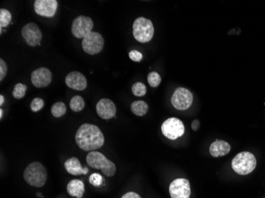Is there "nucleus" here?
Segmentation results:
<instances>
[{
    "label": "nucleus",
    "instance_id": "29",
    "mask_svg": "<svg viewBox=\"0 0 265 198\" xmlns=\"http://www.w3.org/2000/svg\"><path fill=\"white\" fill-rule=\"evenodd\" d=\"M7 66L6 62L1 59L0 60V81H2L7 75Z\"/></svg>",
    "mask_w": 265,
    "mask_h": 198
},
{
    "label": "nucleus",
    "instance_id": "17",
    "mask_svg": "<svg viewBox=\"0 0 265 198\" xmlns=\"http://www.w3.org/2000/svg\"><path fill=\"white\" fill-rule=\"evenodd\" d=\"M231 147L229 143L224 141H216L210 146V153L213 157H221L229 153Z\"/></svg>",
    "mask_w": 265,
    "mask_h": 198
},
{
    "label": "nucleus",
    "instance_id": "28",
    "mask_svg": "<svg viewBox=\"0 0 265 198\" xmlns=\"http://www.w3.org/2000/svg\"><path fill=\"white\" fill-rule=\"evenodd\" d=\"M129 55L130 60L135 62H140L143 58V54H141L140 52H138V50H132L129 53Z\"/></svg>",
    "mask_w": 265,
    "mask_h": 198
},
{
    "label": "nucleus",
    "instance_id": "19",
    "mask_svg": "<svg viewBox=\"0 0 265 198\" xmlns=\"http://www.w3.org/2000/svg\"><path fill=\"white\" fill-rule=\"evenodd\" d=\"M131 110L135 115L143 117L149 110V106L144 101H135L131 104Z\"/></svg>",
    "mask_w": 265,
    "mask_h": 198
},
{
    "label": "nucleus",
    "instance_id": "27",
    "mask_svg": "<svg viewBox=\"0 0 265 198\" xmlns=\"http://www.w3.org/2000/svg\"><path fill=\"white\" fill-rule=\"evenodd\" d=\"M102 180L103 179H102V176L100 174H98V173H94L89 177L90 183L94 185V186H96V187L101 186L102 183Z\"/></svg>",
    "mask_w": 265,
    "mask_h": 198
},
{
    "label": "nucleus",
    "instance_id": "30",
    "mask_svg": "<svg viewBox=\"0 0 265 198\" xmlns=\"http://www.w3.org/2000/svg\"><path fill=\"white\" fill-rule=\"evenodd\" d=\"M122 198H141L139 194H137V193H134V192H129V193H126V194H124Z\"/></svg>",
    "mask_w": 265,
    "mask_h": 198
},
{
    "label": "nucleus",
    "instance_id": "18",
    "mask_svg": "<svg viewBox=\"0 0 265 198\" xmlns=\"http://www.w3.org/2000/svg\"><path fill=\"white\" fill-rule=\"evenodd\" d=\"M67 191L70 196L81 198L84 194L85 188L83 181L79 179H74L68 182Z\"/></svg>",
    "mask_w": 265,
    "mask_h": 198
},
{
    "label": "nucleus",
    "instance_id": "5",
    "mask_svg": "<svg viewBox=\"0 0 265 198\" xmlns=\"http://www.w3.org/2000/svg\"><path fill=\"white\" fill-rule=\"evenodd\" d=\"M133 35L139 42H149L154 35L153 22L144 17L138 18L133 25Z\"/></svg>",
    "mask_w": 265,
    "mask_h": 198
},
{
    "label": "nucleus",
    "instance_id": "4",
    "mask_svg": "<svg viewBox=\"0 0 265 198\" xmlns=\"http://www.w3.org/2000/svg\"><path fill=\"white\" fill-rule=\"evenodd\" d=\"M257 160L254 155L248 151L238 154L232 161V168L240 175H247L254 171Z\"/></svg>",
    "mask_w": 265,
    "mask_h": 198
},
{
    "label": "nucleus",
    "instance_id": "15",
    "mask_svg": "<svg viewBox=\"0 0 265 198\" xmlns=\"http://www.w3.org/2000/svg\"><path fill=\"white\" fill-rule=\"evenodd\" d=\"M66 85L71 89L76 90H83L87 88L86 77L79 72H72L65 78Z\"/></svg>",
    "mask_w": 265,
    "mask_h": 198
},
{
    "label": "nucleus",
    "instance_id": "12",
    "mask_svg": "<svg viewBox=\"0 0 265 198\" xmlns=\"http://www.w3.org/2000/svg\"><path fill=\"white\" fill-rule=\"evenodd\" d=\"M57 0H36L34 2V11L42 17L52 18L58 10Z\"/></svg>",
    "mask_w": 265,
    "mask_h": 198
},
{
    "label": "nucleus",
    "instance_id": "6",
    "mask_svg": "<svg viewBox=\"0 0 265 198\" xmlns=\"http://www.w3.org/2000/svg\"><path fill=\"white\" fill-rule=\"evenodd\" d=\"M162 132L164 137L175 141L184 134V125L176 117H171L162 124Z\"/></svg>",
    "mask_w": 265,
    "mask_h": 198
},
{
    "label": "nucleus",
    "instance_id": "7",
    "mask_svg": "<svg viewBox=\"0 0 265 198\" xmlns=\"http://www.w3.org/2000/svg\"><path fill=\"white\" fill-rule=\"evenodd\" d=\"M104 39L102 35L97 32H91L82 40L83 51L89 55L100 54L103 49Z\"/></svg>",
    "mask_w": 265,
    "mask_h": 198
},
{
    "label": "nucleus",
    "instance_id": "25",
    "mask_svg": "<svg viewBox=\"0 0 265 198\" xmlns=\"http://www.w3.org/2000/svg\"><path fill=\"white\" fill-rule=\"evenodd\" d=\"M132 92L134 95L142 97L146 94V87L144 83L138 82V83H134L132 87Z\"/></svg>",
    "mask_w": 265,
    "mask_h": 198
},
{
    "label": "nucleus",
    "instance_id": "1",
    "mask_svg": "<svg viewBox=\"0 0 265 198\" xmlns=\"http://www.w3.org/2000/svg\"><path fill=\"white\" fill-rule=\"evenodd\" d=\"M76 142L80 148L91 152L102 147L104 136L98 126L83 124L77 132Z\"/></svg>",
    "mask_w": 265,
    "mask_h": 198
},
{
    "label": "nucleus",
    "instance_id": "10",
    "mask_svg": "<svg viewBox=\"0 0 265 198\" xmlns=\"http://www.w3.org/2000/svg\"><path fill=\"white\" fill-rule=\"evenodd\" d=\"M169 193L172 198H190V182L185 179H175L174 181L170 184Z\"/></svg>",
    "mask_w": 265,
    "mask_h": 198
},
{
    "label": "nucleus",
    "instance_id": "22",
    "mask_svg": "<svg viewBox=\"0 0 265 198\" xmlns=\"http://www.w3.org/2000/svg\"><path fill=\"white\" fill-rule=\"evenodd\" d=\"M67 108L64 103H56L51 108V113L53 117H61L65 114Z\"/></svg>",
    "mask_w": 265,
    "mask_h": 198
},
{
    "label": "nucleus",
    "instance_id": "31",
    "mask_svg": "<svg viewBox=\"0 0 265 198\" xmlns=\"http://www.w3.org/2000/svg\"><path fill=\"white\" fill-rule=\"evenodd\" d=\"M200 127V122L199 120H194L192 123H191V128L194 131H197Z\"/></svg>",
    "mask_w": 265,
    "mask_h": 198
},
{
    "label": "nucleus",
    "instance_id": "14",
    "mask_svg": "<svg viewBox=\"0 0 265 198\" xmlns=\"http://www.w3.org/2000/svg\"><path fill=\"white\" fill-rule=\"evenodd\" d=\"M116 107L115 103L108 98H102L96 105L98 115L104 120H109L116 114Z\"/></svg>",
    "mask_w": 265,
    "mask_h": 198
},
{
    "label": "nucleus",
    "instance_id": "21",
    "mask_svg": "<svg viewBox=\"0 0 265 198\" xmlns=\"http://www.w3.org/2000/svg\"><path fill=\"white\" fill-rule=\"evenodd\" d=\"M12 19V15L11 12L7 9H1L0 10V27H7L9 24L11 23Z\"/></svg>",
    "mask_w": 265,
    "mask_h": 198
},
{
    "label": "nucleus",
    "instance_id": "26",
    "mask_svg": "<svg viewBox=\"0 0 265 198\" xmlns=\"http://www.w3.org/2000/svg\"><path fill=\"white\" fill-rule=\"evenodd\" d=\"M44 105H45V103H44L42 98H35L33 99L32 102L30 103V109L34 113H37V112H39V111L42 109Z\"/></svg>",
    "mask_w": 265,
    "mask_h": 198
},
{
    "label": "nucleus",
    "instance_id": "13",
    "mask_svg": "<svg viewBox=\"0 0 265 198\" xmlns=\"http://www.w3.org/2000/svg\"><path fill=\"white\" fill-rule=\"evenodd\" d=\"M52 81V73L46 68H40L34 71L31 75L33 85L38 88H46Z\"/></svg>",
    "mask_w": 265,
    "mask_h": 198
},
{
    "label": "nucleus",
    "instance_id": "9",
    "mask_svg": "<svg viewBox=\"0 0 265 198\" xmlns=\"http://www.w3.org/2000/svg\"><path fill=\"white\" fill-rule=\"evenodd\" d=\"M94 22L91 18L81 15L75 18L72 22V33L77 38H84L87 35L92 32Z\"/></svg>",
    "mask_w": 265,
    "mask_h": 198
},
{
    "label": "nucleus",
    "instance_id": "16",
    "mask_svg": "<svg viewBox=\"0 0 265 198\" xmlns=\"http://www.w3.org/2000/svg\"><path fill=\"white\" fill-rule=\"evenodd\" d=\"M64 167L67 172L72 175H86L88 173V169L82 167L80 160L77 157L68 159L64 162Z\"/></svg>",
    "mask_w": 265,
    "mask_h": 198
},
{
    "label": "nucleus",
    "instance_id": "2",
    "mask_svg": "<svg viewBox=\"0 0 265 198\" xmlns=\"http://www.w3.org/2000/svg\"><path fill=\"white\" fill-rule=\"evenodd\" d=\"M87 162L92 168L101 170L107 177H113L116 172L115 164L99 151H91L86 158Z\"/></svg>",
    "mask_w": 265,
    "mask_h": 198
},
{
    "label": "nucleus",
    "instance_id": "24",
    "mask_svg": "<svg viewBox=\"0 0 265 198\" xmlns=\"http://www.w3.org/2000/svg\"><path fill=\"white\" fill-rule=\"evenodd\" d=\"M148 83L152 88H157L162 83V77L156 72H150L148 75Z\"/></svg>",
    "mask_w": 265,
    "mask_h": 198
},
{
    "label": "nucleus",
    "instance_id": "11",
    "mask_svg": "<svg viewBox=\"0 0 265 198\" xmlns=\"http://www.w3.org/2000/svg\"><path fill=\"white\" fill-rule=\"evenodd\" d=\"M21 36L27 43V45L33 47L40 45L42 37L40 29L34 22H30L23 26L21 29Z\"/></svg>",
    "mask_w": 265,
    "mask_h": 198
},
{
    "label": "nucleus",
    "instance_id": "32",
    "mask_svg": "<svg viewBox=\"0 0 265 198\" xmlns=\"http://www.w3.org/2000/svg\"><path fill=\"white\" fill-rule=\"evenodd\" d=\"M4 97L2 95H0V106H2V104L4 103Z\"/></svg>",
    "mask_w": 265,
    "mask_h": 198
},
{
    "label": "nucleus",
    "instance_id": "33",
    "mask_svg": "<svg viewBox=\"0 0 265 198\" xmlns=\"http://www.w3.org/2000/svg\"><path fill=\"white\" fill-rule=\"evenodd\" d=\"M2 115H3V111L1 109H0V119H2Z\"/></svg>",
    "mask_w": 265,
    "mask_h": 198
},
{
    "label": "nucleus",
    "instance_id": "23",
    "mask_svg": "<svg viewBox=\"0 0 265 198\" xmlns=\"http://www.w3.org/2000/svg\"><path fill=\"white\" fill-rule=\"evenodd\" d=\"M26 89H27V87L26 85H24L22 83H17L15 86L13 92H12L14 98H16V99H21V98H23L25 94H26Z\"/></svg>",
    "mask_w": 265,
    "mask_h": 198
},
{
    "label": "nucleus",
    "instance_id": "3",
    "mask_svg": "<svg viewBox=\"0 0 265 198\" xmlns=\"http://www.w3.org/2000/svg\"><path fill=\"white\" fill-rule=\"evenodd\" d=\"M23 177L31 186L41 187L46 182V169L41 162H31L24 171Z\"/></svg>",
    "mask_w": 265,
    "mask_h": 198
},
{
    "label": "nucleus",
    "instance_id": "20",
    "mask_svg": "<svg viewBox=\"0 0 265 198\" xmlns=\"http://www.w3.org/2000/svg\"><path fill=\"white\" fill-rule=\"evenodd\" d=\"M85 103L83 98L80 95H76L71 99L70 108L74 112H80L84 108Z\"/></svg>",
    "mask_w": 265,
    "mask_h": 198
},
{
    "label": "nucleus",
    "instance_id": "8",
    "mask_svg": "<svg viewBox=\"0 0 265 198\" xmlns=\"http://www.w3.org/2000/svg\"><path fill=\"white\" fill-rule=\"evenodd\" d=\"M171 102L176 109L186 110L193 103V94L186 88H178L172 94Z\"/></svg>",
    "mask_w": 265,
    "mask_h": 198
}]
</instances>
